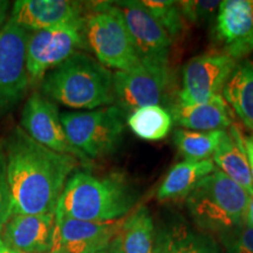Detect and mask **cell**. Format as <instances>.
<instances>
[{
    "label": "cell",
    "mask_w": 253,
    "mask_h": 253,
    "mask_svg": "<svg viewBox=\"0 0 253 253\" xmlns=\"http://www.w3.org/2000/svg\"><path fill=\"white\" fill-rule=\"evenodd\" d=\"M20 128L32 140L47 149L69 155L84 164L90 163V160L73 147L68 141L58 106L41 93L36 91L27 99L21 113Z\"/></svg>",
    "instance_id": "obj_11"
},
{
    "label": "cell",
    "mask_w": 253,
    "mask_h": 253,
    "mask_svg": "<svg viewBox=\"0 0 253 253\" xmlns=\"http://www.w3.org/2000/svg\"><path fill=\"white\" fill-rule=\"evenodd\" d=\"M125 253H153L155 227L153 217L145 207H138L125 219L122 227Z\"/></svg>",
    "instance_id": "obj_23"
},
{
    "label": "cell",
    "mask_w": 253,
    "mask_h": 253,
    "mask_svg": "<svg viewBox=\"0 0 253 253\" xmlns=\"http://www.w3.org/2000/svg\"><path fill=\"white\" fill-rule=\"evenodd\" d=\"M211 158L216 169L242 186L250 196H253V184L245 150L244 135L238 126L232 125L229 131H224Z\"/></svg>",
    "instance_id": "obj_18"
},
{
    "label": "cell",
    "mask_w": 253,
    "mask_h": 253,
    "mask_svg": "<svg viewBox=\"0 0 253 253\" xmlns=\"http://www.w3.org/2000/svg\"><path fill=\"white\" fill-rule=\"evenodd\" d=\"M84 48H88L84 34V14L58 26L30 32L26 62L31 84H41L50 69Z\"/></svg>",
    "instance_id": "obj_8"
},
{
    "label": "cell",
    "mask_w": 253,
    "mask_h": 253,
    "mask_svg": "<svg viewBox=\"0 0 253 253\" xmlns=\"http://www.w3.org/2000/svg\"><path fill=\"white\" fill-rule=\"evenodd\" d=\"M55 213L12 214L0 233V242L24 253H49L55 245Z\"/></svg>",
    "instance_id": "obj_14"
},
{
    "label": "cell",
    "mask_w": 253,
    "mask_h": 253,
    "mask_svg": "<svg viewBox=\"0 0 253 253\" xmlns=\"http://www.w3.org/2000/svg\"><path fill=\"white\" fill-rule=\"evenodd\" d=\"M142 5L151 14L170 39L175 40L182 36L186 27V21L179 11L177 1L171 0H141Z\"/></svg>",
    "instance_id": "obj_25"
},
{
    "label": "cell",
    "mask_w": 253,
    "mask_h": 253,
    "mask_svg": "<svg viewBox=\"0 0 253 253\" xmlns=\"http://www.w3.org/2000/svg\"><path fill=\"white\" fill-rule=\"evenodd\" d=\"M41 94L73 109L112 106L115 103L114 73L91 55L77 52L43 77Z\"/></svg>",
    "instance_id": "obj_3"
},
{
    "label": "cell",
    "mask_w": 253,
    "mask_h": 253,
    "mask_svg": "<svg viewBox=\"0 0 253 253\" xmlns=\"http://www.w3.org/2000/svg\"><path fill=\"white\" fill-rule=\"evenodd\" d=\"M216 170L212 158L203 161L184 160L173 166L157 190L160 202L175 201L188 195L204 177Z\"/></svg>",
    "instance_id": "obj_20"
},
{
    "label": "cell",
    "mask_w": 253,
    "mask_h": 253,
    "mask_svg": "<svg viewBox=\"0 0 253 253\" xmlns=\"http://www.w3.org/2000/svg\"><path fill=\"white\" fill-rule=\"evenodd\" d=\"M30 32L7 20L0 30V116L17 106L31 84L26 47Z\"/></svg>",
    "instance_id": "obj_9"
},
{
    "label": "cell",
    "mask_w": 253,
    "mask_h": 253,
    "mask_svg": "<svg viewBox=\"0 0 253 253\" xmlns=\"http://www.w3.org/2000/svg\"><path fill=\"white\" fill-rule=\"evenodd\" d=\"M244 144L246 155H248L250 171H251V178L253 184V135L251 136H244Z\"/></svg>",
    "instance_id": "obj_30"
},
{
    "label": "cell",
    "mask_w": 253,
    "mask_h": 253,
    "mask_svg": "<svg viewBox=\"0 0 253 253\" xmlns=\"http://www.w3.org/2000/svg\"><path fill=\"white\" fill-rule=\"evenodd\" d=\"M250 196L242 186L216 169L186 197V207L198 227L218 235L244 226Z\"/></svg>",
    "instance_id": "obj_4"
},
{
    "label": "cell",
    "mask_w": 253,
    "mask_h": 253,
    "mask_svg": "<svg viewBox=\"0 0 253 253\" xmlns=\"http://www.w3.org/2000/svg\"><path fill=\"white\" fill-rule=\"evenodd\" d=\"M227 253H253V227L240 226L219 235Z\"/></svg>",
    "instance_id": "obj_27"
},
{
    "label": "cell",
    "mask_w": 253,
    "mask_h": 253,
    "mask_svg": "<svg viewBox=\"0 0 253 253\" xmlns=\"http://www.w3.org/2000/svg\"><path fill=\"white\" fill-rule=\"evenodd\" d=\"M60 118L68 141L90 161L113 154L123 140L126 114L116 104Z\"/></svg>",
    "instance_id": "obj_7"
},
{
    "label": "cell",
    "mask_w": 253,
    "mask_h": 253,
    "mask_svg": "<svg viewBox=\"0 0 253 253\" xmlns=\"http://www.w3.org/2000/svg\"><path fill=\"white\" fill-rule=\"evenodd\" d=\"M167 109L173 123L186 130H226V128L233 125L232 115L223 96H218L209 102L188 106L177 102L175 99Z\"/></svg>",
    "instance_id": "obj_17"
},
{
    "label": "cell",
    "mask_w": 253,
    "mask_h": 253,
    "mask_svg": "<svg viewBox=\"0 0 253 253\" xmlns=\"http://www.w3.org/2000/svg\"><path fill=\"white\" fill-rule=\"evenodd\" d=\"M84 15L82 5L67 0H18L8 20L26 31H41Z\"/></svg>",
    "instance_id": "obj_16"
},
{
    "label": "cell",
    "mask_w": 253,
    "mask_h": 253,
    "mask_svg": "<svg viewBox=\"0 0 253 253\" xmlns=\"http://www.w3.org/2000/svg\"><path fill=\"white\" fill-rule=\"evenodd\" d=\"M237 62L220 50L204 53L189 60L183 67L182 88L176 95V101L188 106L209 102L221 96V90Z\"/></svg>",
    "instance_id": "obj_10"
},
{
    "label": "cell",
    "mask_w": 253,
    "mask_h": 253,
    "mask_svg": "<svg viewBox=\"0 0 253 253\" xmlns=\"http://www.w3.org/2000/svg\"><path fill=\"white\" fill-rule=\"evenodd\" d=\"M153 253H221L219 245L207 233L173 224L155 235Z\"/></svg>",
    "instance_id": "obj_19"
},
{
    "label": "cell",
    "mask_w": 253,
    "mask_h": 253,
    "mask_svg": "<svg viewBox=\"0 0 253 253\" xmlns=\"http://www.w3.org/2000/svg\"><path fill=\"white\" fill-rule=\"evenodd\" d=\"M170 62L140 60L126 71L114 73V96L120 109L129 115L147 106L169 107L176 96Z\"/></svg>",
    "instance_id": "obj_6"
},
{
    "label": "cell",
    "mask_w": 253,
    "mask_h": 253,
    "mask_svg": "<svg viewBox=\"0 0 253 253\" xmlns=\"http://www.w3.org/2000/svg\"><path fill=\"white\" fill-rule=\"evenodd\" d=\"M115 5L121 11L140 60L170 62L172 40L145 9L141 0H122Z\"/></svg>",
    "instance_id": "obj_13"
},
{
    "label": "cell",
    "mask_w": 253,
    "mask_h": 253,
    "mask_svg": "<svg viewBox=\"0 0 253 253\" xmlns=\"http://www.w3.org/2000/svg\"><path fill=\"white\" fill-rule=\"evenodd\" d=\"M224 131H194L179 128L173 131L172 140L184 160L203 161L212 157Z\"/></svg>",
    "instance_id": "obj_24"
},
{
    "label": "cell",
    "mask_w": 253,
    "mask_h": 253,
    "mask_svg": "<svg viewBox=\"0 0 253 253\" xmlns=\"http://www.w3.org/2000/svg\"><path fill=\"white\" fill-rule=\"evenodd\" d=\"M12 216V201L6 176L5 155L0 144V233Z\"/></svg>",
    "instance_id": "obj_28"
},
{
    "label": "cell",
    "mask_w": 253,
    "mask_h": 253,
    "mask_svg": "<svg viewBox=\"0 0 253 253\" xmlns=\"http://www.w3.org/2000/svg\"><path fill=\"white\" fill-rule=\"evenodd\" d=\"M221 96L246 128L253 131V62H237L232 74L221 90Z\"/></svg>",
    "instance_id": "obj_21"
},
{
    "label": "cell",
    "mask_w": 253,
    "mask_h": 253,
    "mask_svg": "<svg viewBox=\"0 0 253 253\" xmlns=\"http://www.w3.org/2000/svg\"><path fill=\"white\" fill-rule=\"evenodd\" d=\"M56 218L55 245L66 253H95L122 232L125 218L113 221H87Z\"/></svg>",
    "instance_id": "obj_15"
},
{
    "label": "cell",
    "mask_w": 253,
    "mask_h": 253,
    "mask_svg": "<svg viewBox=\"0 0 253 253\" xmlns=\"http://www.w3.org/2000/svg\"><path fill=\"white\" fill-rule=\"evenodd\" d=\"M12 214L55 213L68 178L81 162L47 149L17 126L1 144Z\"/></svg>",
    "instance_id": "obj_1"
},
{
    "label": "cell",
    "mask_w": 253,
    "mask_h": 253,
    "mask_svg": "<svg viewBox=\"0 0 253 253\" xmlns=\"http://www.w3.org/2000/svg\"><path fill=\"white\" fill-rule=\"evenodd\" d=\"M126 126L144 141H160L171 131L173 121L167 108L161 106H147L134 110L126 116Z\"/></svg>",
    "instance_id": "obj_22"
},
{
    "label": "cell",
    "mask_w": 253,
    "mask_h": 253,
    "mask_svg": "<svg viewBox=\"0 0 253 253\" xmlns=\"http://www.w3.org/2000/svg\"><path fill=\"white\" fill-rule=\"evenodd\" d=\"M49 253H66V251L60 248V246H54V248H53V250Z\"/></svg>",
    "instance_id": "obj_34"
},
{
    "label": "cell",
    "mask_w": 253,
    "mask_h": 253,
    "mask_svg": "<svg viewBox=\"0 0 253 253\" xmlns=\"http://www.w3.org/2000/svg\"><path fill=\"white\" fill-rule=\"evenodd\" d=\"M185 21L191 24H207L214 20L220 1L218 0H182L177 1Z\"/></svg>",
    "instance_id": "obj_26"
},
{
    "label": "cell",
    "mask_w": 253,
    "mask_h": 253,
    "mask_svg": "<svg viewBox=\"0 0 253 253\" xmlns=\"http://www.w3.org/2000/svg\"><path fill=\"white\" fill-rule=\"evenodd\" d=\"M95 253H125L123 250V242H122V232L110 240L109 244H107L103 249L99 250Z\"/></svg>",
    "instance_id": "obj_29"
},
{
    "label": "cell",
    "mask_w": 253,
    "mask_h": 253,
    "mask_svg": "<svg viewBox=\"0 0 253 253\" xmlns=\"http://www.w3.org/2000/svg\"><path fill=\"white\" fill-rule=\"evenodd\" d=\"M136 192L122 173L96 176L77 170L60 196L55 216L87 221L123 219L135 207Z\"/></svg>",
    "instance_id": "obj_2"
},
{
    "label": "cell",
    "mask_w": 253,
    "mask_h": 253,
    "mask_svg": "<svg viewBox=\"0 0 253 253\" xmlns=\"http://www.w3.org/2000/svg\"><path fill=\"white\" fill-rule=\"evenodd\" d=\"M0 253H24V252H20V251H15V250H12L7 248V246L2 244L1 242H0Z\"/></svg>",
    "instance_id": "obj_33"
},
{
    "label": "cell",
    "mask_w": 253,
    "mask_h": 253,
    "mask_svg": "<svg viewBox=\"0 0 253 253\" xmlns=\"http://www.w3.org/2000/svg\"><path fill=\"white\" fill-rule=\"evenodd\" d=\"M212 37L220 52L236 61L253 52V0L220 1Z\"/></svg>",
    "instance_id": "obj_12"
},
{
    "label": "cell",
    "mask_w": 253,
    "mask_h": 253,
    "mask_svg": "<svg viewBox=\"0 0 253 253\" xmlns=\"http://www.w3.org/2000/svg\"><path fill=\"white\" fill-rule=\"evenodd\" d=\"M245 225L253 227V196L250 197L248 211H246V219H245Z\"/></svg>",
    "instance_id": "obj_32"
},
{
    "label": "cell",
    "mask_w": 253,
    "mask_h": 253,
    "mask_svg": "<svg viewBox=\"0 0 253 253\" xmlns=\"http://www.w3.org/2000/svg\"><path fill=\"white\" fill-rule=\"evenodd\" d=\"M84 14L87 46L108 69L126 71L140 62L122 13L115 2H95Z\"/></svg>",
    "instance_id": "obj_5"
},
{
    "label": "cell",
    "mask_w": 253,
    "mask_h": 253,
    "mask_svg": "<svg viewBox=\"0 0 253 253\" xmlns=\"http://www.w3.org/2000/svg\"><path fill=\"white\" fill-rule=\"evenodd\" d=\"M9 6H11V4L7 0H0V30L7 23Z\"/></svg>",
    "instance_id": "obj_31"
}]
</instances>
